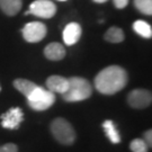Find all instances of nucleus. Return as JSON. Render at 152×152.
Wrapping results in <instances>:
<instances>
[{"mask_svg": "<svg viewBox=\"0 0 152 152\" xmlns=\"http://www.w3.org/2000/svg\"><path fill=\"white\" fill-rule=\"evenodd\" d=\"M0 90H1V86H0Z\"/></svg>", "mask_w": 152, "mask_h": 152, "instance_id": "obj_24", "label": "nucleus"}, {"mask_svg": "<svg viewBox=\"0 0 152 152\" xmlns=\"http://www.w3.org/2000/svg\"><path fill=\"white\" fill-rule=\"evenodd\" d=\"M51 132L56 141L64 144V145H71L76 141V131L73 126L64 118H55L51 123Z\"/></svg>", "mask_w": 152, "mask_h": 152, "instance_id": "obj_3", "label": "nucleus"}, {"mask_svg": "<svg viewBox=\"0 0 152 152\" xmlns=\"http://www.w3.org/2000/svg\"><path fill=\"white\" fill-rule=\"evenodd\" d=\"M23 37L28 43H37L42 41L48 33V28L43 23L31 22L27 23L23 28Z\"/></svg>", "mask_w": 152, "mask_h": 152, "instance_id": "obj_5", "label": "nucleus"}, {"mask_svg": "<svg viewBox=\"0 0 152 152\" xmlns=\"http://www.w3.org/2000/svg\"><path fill=\"white\" fill-rule=\"evenodd\" d=\"M0 152H18V147L14 143H7L0 147Z\"/></svg>", "mask_w": 152, "mask_h": 152, "instance_id": "obj_19", "label": "nucleus"}, {"mask_svg": "<svg viewBox=\"0 0 152 152\" xmlns=\"http://www.w3.org/2000/svg\"><path fill=\"white\" fill-rule=\"evenodd\" d=\"M23 0H0V9L7 16H16L22 9Z\"/></svg>", "mask_w": 152, "mask_h": 152, "instance_id": "obj_12", "label": "nucleus"}, {"mask_svg": "<svg viewBox=\"0 0 152 152\" xmlns=\"http://www.w3.org/2000/svg\"><path fill=\"white\" fill-rule=\"evenodd\" d=\"M44 55L51 61H60L65 56V49L60 43H50L44 49Z\"/></svg>", "mask_w": 152, "mask_h": 152, "instance_id": "obj_11", "label": "nucleus"}, {"mask_svg": "<svg viewBox=\"0 0 152 152\" xmlns=\"http://www.w3.org/2000/svg\"><path fill=\"white\" fill-rule=\"evenodd\" d=\"M46 87L53 94H64L69 87V79L62 76H51L46 80Z\"/></svg>", "mask_w": 152, "mask_h": 152, "instance_id": "obj_9", "label": "nucleus"}, {"mask_svg": "<svg viewBox=\"0 0 152 152\" xmlns=\"http://www.w3.org/2000/svg\"><path fill=\"white\" fill-rule=\"evenodd\" d=\"M130 149L132 152H148L149 150L147 143L143 141V139H134L131 142Z\"/></svg>", "mask_w": 152, "mask_h": 152, "instance_id": "obj_18", "label": "nucleus"}, {"mask_svg": "<svg viewBox=\"0 0 152 152\" xmlns=\"http://www.w3.org/2000/svg\"><path fill=\"white\" fill-rule=\"evenodd\" d=\"M152 95L147 89H134L127 96V103L131 107L136 109L145 108L151 105Z\"/></svg>", "mask_w": 152, "mask_h": 152, "instance_id": "obj_7", "label": "nucleus"}, {"mask_svg": "<svg viewBox=\"0 0 152 152\" xmlns=\"http://www.w3.org/2000/svg\"><path fill=\"white\" fill-rule=\"evenodd\" d=\"M24 120V113L19 107H12L1 115V126L8 130H16Z\"/></svg>", "mask_w": 152, "mask_h": 152, "instance_id": "obj_8", "label": "nucleus"}, {"mask_svg": "<svg viewBox=\"0 0 152 152\" xmlns=\"http://www.w3.org/2000/svg\"><path fill=\"white\" fill-rule=\"evenodd\" d=\"M133 29L136 34L144 38H151L152 37V28L150 24H148L144 20H135L133 24Z\"/></svg>", "mask_w": 152, "mask_h": 152, "instance_id": "obj_15", "label": "nucleus"}, {"mask_svg": "<svg viewBox=\"0 0 152 152\" xmlns=\"http://www.w3.org/2000/svg\"><path fill=\"white\" fill-rule=\"evenodd\" d=\"M59 1H66V0H59Z\"/></svg>", "mask_w": 152, "mask_h": 152, "instance_id": "obj_23", "label": "nucleus"}, {"mask_svg": "<svg viewBox=\"0 0 152 152\" xmlns=\"http://www.w3.org/2000/svg\"><path fill=\"white\" fill-rule=\"evenodd\" d=\"M129 81V76L124 68L120 65H109L95 78V88L103 95H115L124 89Z\"/></svg>", "mask_w": 152, "mask_h": 152, "instance_id": "obj_1", "label": "nucleus"}, {"mask_svg": "<svg viewBox=\"0 0 152 152\" xmlns=\"http://www.w3.org/2000/svg\"><path fill=\"white\" fill-rule=\"evenodd\" d=\"M103 129H104V131H105V134L107 135V137H108L109 141L112 142V143H114V144L120 143L121 135L113 121H110V120L105 121L103 123Z\"/></svg>", "mask_w": 152, "mask_h": 152, "instance_id": "obj_14", "label": "nucleus"}, {"mask_svg": "<svg viewBox=\"0 0 152 152\" xmlns=\"http://www.w3.org/2000/svg\"><path fill=\"white\" fill-rule=\"evenodd\" d=\"M104 37L109 43H121L124 41V33L118 27H110L105 33Z\"/></svg>", "mask_w": 152, "mask_h": 152, "instance_id": "obj_16", "label": "nucleus"}, {"mask_svg": "<svg viewBox=\"0 0 152 152\" xmlns=\"http://www.w3.org/2000/svg\"><path fill=\"white\" fill-rule=\"evenodd\" d=\"M92 1H95V2H97V4H104V2H106L107 0H92Z\"/></svg>", "mask_w": 152, "mask_h": 152, "instance_id": "obj_22", "label": "nucleus"}, {"mask_svg": "<svg viewBox=\"0 0 152 152\" xmlns=\"http://www.w3.org/2000/svg\"><path fill=\"white\" fill-rule=\"evenodd\" d=\"M14 87L16 88L19 92H22L25 97H28L38 86L36 83H34L33 81H31V80L19 78V79H16L14 81Z\"/></svg>", "mask_w": 152, "mask_h": 152, "instance_id": "obj_13", "label": "nucleus"}, {"mask_svg": "<svg viewBox=\"0 0 152 152\" xmlns=\"http://www.w3.org/2000/svg\"><path fill=\"white\" fill-rule=\"evenodd\" d=\"M81 26L78 23H70L64 27L63 31V41L66 45H75L81 36Z\"/></svg>", "mask_w": 152, "mask_h": 152, "instance_id": "obj_10", "label": "nucleus"}, {"mask_svg": "<svg viewBox=\"0 0 152 152\" xmlns=\"http://www.w3.org/2000/svg\"><path fill=\"white\" fill-rule=\"evenodd\" d=\"M69 87L64 94H62V98L68 103H76L86 100L91 96L92 87L87 79L81 77H70Z\"/></svg>", "mask_w": 152, "mask_h": 152, "instance_id": "obj_2", "label": "nucleus"}, {"mask_svg": "<svg viewBox=\"0 0 152 152\" xmlns=\"http://www.w3.org/2000/svg\"><path fill=\"white\" fill-rule=\"evenodd\" d=\"M26 98H27L28 106L34 110H37V112L49 109L55 102L54 94L48 89L39 87V86Z\"/></svg>", "mask_w": 152, "mask_h": 152, "instance_id": "obj_4", "label": "nucleus"}, {"mask_svg": "<svg viewBox=\"0 0 152 152\" xmlns=\"http://www.w3.org/2000/svg\"><path fill=\"white\" fill-rule=\"evenodd\" d=\"M134 6L144 15H152V0H134Z\"/></svg>", "mask_w": 152, "mask_h": 152, "instance_id": "obj_17", "label": "nucleus"}, {"mask_svg": "<svg viewBox=\"0 0 152 152\" xmlns=\"http://www.w3.org/2000/svg\"><path fill=\"white\" fill-rule=\"evenodd\" d=\"M56 12V6L50 0H36L31 4L29 10L25 12V15L33 14L34 16L41 18H52Z\"/></svg>", "mask_w": 152, "mask_h": 152, "instance_id": "obj_6", "label": "nucleus"}, {"mask_svg": "<svg viewBox=\"0 0 152 152\" xmlns=\"http://www.w3.org/2000/svg\"><path fill=\"white\" fill-rule=\"evenodd\" d=\"M143 141L147 143L148 148L150 149L152 145V132L151 130H148L145 133H144V135H143Z\"/></svg>", "mask_w": 152, "mask_h": 152, "instance_id": "obj_20", "label": "nucleus"}, {"mask_svg": "<svg viewBox=\"0 0 152 152\" xmlns=\"http://www.w3.org/2000/svg\"><path fill=\"white\" fill-rule=\"evenodd\" d=\"M113 1H114L115 7L118 9H123L129 4V0H113Z\"/></svg>", "mask_w": 152, "mask_h": 152, "instance_id": "obj_21", "label": "nucleus"}]
</instances>
